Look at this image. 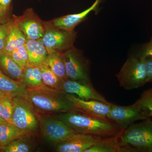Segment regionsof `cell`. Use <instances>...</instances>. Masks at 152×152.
Segmentation results:
<instances>
[{"label":"cell","mask_w":152,"mask_h":152,"mask_svg":"<svg viewBox=\"0 0 152 152\" xmlns=\"http://www.w3.org/2000/svg\"><path fill=\"white\" fill-rule=\"evenodd\" d=\"M76 133L101 137H115L122 130L110 120L100 118L77 112L60 113L56 115Z\"/></svg>","instance_id":"obj_1"},{"label":"cell","mask_w":152,"mask_h":152,"mask_svg":"<svg viewBox=\"0 0 152 152\" xmlns=\"http://www.w3.org/2000/svg\"><path fill=\"white\" fill-rule=\"evenodd\" d=\"M65 94L61 91L45 86L28 89L26 99L36 111L42 114L76 112L66 99Z\"/></svg>","instance_id":"obj_2"},{"label":"cell","mask_w":152,"mask_h":152,"mask_svg":"<svg viewBox=\"0 0 152 152\" xmlns=\"http://www.w3.org/2000/svg\"><path fill=\"white\" fill-rule=\"evenodd\" d=\"M118 138L123 152H152V119L133 123Z\"/></svg>","instance_id":"obj_3"},{"label":"cell","mask_w":152,"mask_h":152,"mask_svg":"<svg viewBox=\"0 0 152 152\" xmlns=\"http://www.w3.org/2000/svg\"><path fill=\"white\" fill-rule=\"evenodd\" d=\"M120 86L126 90L138 88L147 83L145 59L137 56L128 58L116 75Z\"/></svg>","instance_id":"obj_4"},{"label":"cell","mask_w":152,"mask_h":152,"mask_svg":"<svg viewBox=\"0 0 152 152\" xmlns=\"http://www.w3.org/2000/svg\"><path fill=\"white\" fill-rule=\"evenodd\" d=\"M13 110L12 124L26 135H30L37 131L39 126L38 115L35 110L25 98H13Z\"/></svg>","instance_id":"obj_5"},{"label":"cell","mask_w":152,"mask_h":152,"mask_svg":"<svg viewBox=\"0 0 152 152\" xmlns=\"http://www.w3.org/2000/svg\"><path fill=\"white\" fill-rule=\"evenodd\" d=\"M68 79L92 83L90 77V62L83 52L75 47L63 53Z\"/></svg>","instance_id":"obj_6"},{"label":"cell","mask_w":152,"mask_h":152,"mask_svg":"<svg viewBox=\"0 0 152 152\" xmlns=\"http://www.w3.org/2000/svg\"><path fill=\"white\" fill-rule=\"evenodd\" d=\"M38 116L42 136L51 143L57 145L76 133L56 117L48 115H38Z\"/></svg>","instance_id":"obj_7"},{"label":"cell","mask_w":152,"mask_h":152,"mask_svg":"<svg viewBox=\"0 0 152 152\" xmlns=\"http://www.w3.org/2000/svg\"><path fill=\"white\" fill-rule=\"evenodd\" d=\"M45 31L42 40L49 53L53 52L64 53L74 47L77 38L75 31H68L54 27L45 21Z\"/></svg>","instance_id":"obj_8"},{"label":"cell","mask_w":152,"mask_h":152,"mask_svg":"<svg viewBox=\"0 0 152 152\" xmlns=\"http://www.w3.org/2000/svg\"><path fill=\"white\" fill-rule=\"evenodd\" d=\"M107 119L115 123L124 130L136 121L148 119L144 115L137 101L133 104L127 106L111 104V108Z\"/></svg>","instance_id":"obj_9"},{"label":"cell","mask_w":152,"mask_h":152,"mask_svg":"<svg viewBox=\"0 0 152 152\" xmlns=\"http://www.w3.org/2000/svg\"><path fill=\"white\" fill-rule=\"evenodd\" d=\"M15 17L27 40L42 39L45 31V21L41 20L32 8H28L21 16Z\"/></svg>","instance_id":"obj_10"},{"label":"cell","mask_w":152,"mask_h":152,"mask_svg":"<svg viewBox=\"0 0 152 152\" xmlns=\"http://www.w3.org/2000/svg\"><path fill=\"white\" fill-rule=\"evenodd\" d=\"M66 99L76 112L100 118L108 119L111 103L107 104L94 100H84L73 94H65ZM109 120V119H108Z\"/></svg>","instance_id":"obj_11"},{"label":"cell","mask_w":152,"mask_h":152,"mask_svg":"<svg viewBox=\"0 0 152 152\" xmlns=\"http://www.w3.org/2000/svg\"><path fill=\"white\" fill-rule=\"evenodd\" d=\"M60 91L65 94H75L82 99L94 100L109 104H111L95 89L92 83L67 79L63 82Z\"/></svg>","instance_id":"obj_12"},{"label":"cell","mask_w":152,"mask_h":152,"mask_svg":"<svg viewBox=\"0 0 152 152\" xmlns=\"http://www.w3.org/2000/svg\"><path fill=\"white\" fill-rule=\"evenodd\" d=\"M101 138L102 137L76 133L69 138L57 144L56 150L58 152H85Z\"/></svg>","instance_id":"obj_13"},{"label":"cell","mask_w":152,"mask_h":152,"mask_svg":"<svg viewBox=\"0 0 152 152\" xmlns=\"http://www.w3.org/2000/svg\"><path fill=\"white\" fill-rule=\"evenodd\" d=\"M101 1L102 0H96L92 6L81 12L63 16L47 21V23L52 26L57 28L68 31H74L76 27L84 20L91 12L96 9Z\"/></svg>","instance_id":"obj_14"},{"label":"cell","mask_w":152,"mask_h":152,"mask_svg":"<svg viewBox=\"0 0 152 152\" xmlns=\"http://www.w3.org/2000/svg\"><path fill=\"white\" fill-rule=\"evenodd\" d=\"M25 47L30 65L39 67L46 65L48 53L42 39L27 40Z\"/></svg>","instance_id":"obj_15"},{"label":"cell","mask_w":152,"mask_h":152,"mask_svg":"<svg viewBox=\"0 0 152 152\" xmlns=\"http://www.w3.org/2000/svg\"><path fill=\"white\" fill-rule=\"evenodd\" d=\"M0 91L12 97H21L26 98L28 89L21 82L9 77L0 69Z\"/></svg>","instance_id":"obj_16"},{"label":"cell","mask_w":152,"mask_h":152,"mask_svg":"<svg viewBox=\"0 0 152 152\" xmlns=\"http://www.w3.org/2000/svg\"><path fill=\"white\" fill-rule=\"evenodd\" d=\"M12 23L3 50L9 55L16 49L25 45L27 42L24 34L19 28L15 15L12 16Z\"/></svg>","instance_id":"obj_17"},{"label":"cell","mask_w":152,"mask_h":152,"mask_svg":"<svg viewBox=\"0 0 152 152\" xmlns=\"http://www.w3.org/2000/svg\"><path fill=\"white\" fill-rule=\"evenodd\" d=\"M0 69L9 77L22 83L23 69L3 50H0Z\"/></svg>","instance_id":"obj_18"},{"label":"cell","mask_w":152,"mask_h":152,"mask_svg":"<svg viewBox=\"0 0 152 152\" xmlns=\"http://www.w3.org/2000/svg\"><path fill=\"white\" fill-rule=\"evenodd\" d=\"M22 83L28 89H34L45 86L40 67L29 65L23 69Z\"/></svg>","instance_id":"obj_19"},{"label":"cell","mask_w":152,"mask_h":152,"mask_svg":"<svg viewBox=\"0 0 152 152\" xmlns=\"http://www.w3.org/2000/svg\"><path fill=\"white\" fill-rule=\"evenodd\" d=\"M85 152H123L119 143L118 136L101 138Z\"/></svg>","instance_id":"obj_20"},{"label":"cell","mask_w":152,"mask_h":152,"mask_svg":"<svg viewBox=\"0 0 152 152\" xmlns=\"http://www.w3.org/2000/svg\"><path fill=\"white\" fill-rule=\"evenodd\" d=\"M47 65L63 80H67L63 53L53 52L48 54Z\"/></svg>","instance_id":"obj_21"},{"label":"cell","mask_w":152,"mask_h":152,"mask_svg":"<svg viewBox=\"0 0 152 152\" xmlns=\"http://www.w3.org/2000/svg\"><path fill=\"white\" fill-rule=\"evenodd\" d=\"M26 135L13 124L8 122L0 125V145L1 147Z\"/></svg>","instance_id":"obj_22"},{"label":"cell","mask_w":152,"mask_h":152,"mask_svg":"<svg viewBox=\"0 0 152 152\" xmlns=\"http://www.w3.org/2000/svg\"><path fill=\"white\" fill-rule=\"evenodd\" d=\"M23 136L11 142L10 143L1 147L0 151L4 152H28L31 151L34 145L26 137Z\"/></svg>","instance_id":"obj_23"},{"label":"cell","mask_w":152,"mask_h":152,"mask_svg":"<svg viewBox=\"0 0 152 152\" xmlns=\"http://www.w3.org/2000/svg\"><path fill=\"white\" fill-rule=\"evenodd\" d=\"M43 82L45 86L60 91L63 80L57 76L47 65L40 67Z\"/></svg>","instance_id":"obj_24"},{"label":"cell","mask_w":152,"mask_h":152,"mask_svg":"<svg viewBox=\"0 0 152 152\" xmlns=\"http://www.w3.org/2000/svg\"><path fill=\"white\" fill-rule=\"evenodd\" d=\"M13 98L4 94L0 99V117L7 122L12 124V117L13 110Z\"/></svg>","instance_id":"obj_25"},{"label":"cell","mask_w":152,"mask_h":152,"mask_svg":"<svg viewBox=\"0 0 152 152\" xmlns=\"http://www.w3.org/2000/svg\"><path fill=\"white\" fill-rule=\"evenodd\" d=\"M137 101L144 115L152 118V88L144 91Z\"/></svg>","instance_id":"obj_26"},{"label":"cell","mask_w":152,"mask_h":152,"mask_svg":"<svg viewBox=\"0 0 152 152\" xmlns=\"http://www.w3.org/2000/svg\"><path fill=\"white\" fill-rule=\"evenodd\" d=\"M10 56L23 69L30 65L28 61V56L25 45L14 50L10 54Z\"/></svg>","instance_id":"obj_27"},{"label":"cell","mask_w":152,"mask_h":152,"mask_svg":"<svg viewBox=\"0 0 152 152\" xmlns=\"http://www.w3.org/2000/svg\"><path fill=\"white\" fill-rule=\"evenodd\" d=\"M12 21V17L7 22L0 25V50H2L4 47Z\"/></svg>","instance_id":"obj_28"},{"label":"cell","mask_w":152,"mask_h":152,"mask_svg":"<svg viewBox=\"0 0 152 152\" xmlns=\"http://www.w3.org/2000/svg\"><path fill=\"white\" fill-rule=\"evenodd\" d=\"M137 56L145 58L148 57H152V37L149 42L146 43L142 47Z\"/></svg>","instance_id":"obj_29"},{"label":"cell","mask_w":152,"mask_h":152,"mask_svg":"<svg viewBox=\"0 0 152 152\" xmlns=\"http://www.w3.org/2000/svg\"><path fill=\"white\" fill-rule=\"evenodd\" d=\"M145 65L147 72V83L152 82V57L145 58Z\"/></svg>","instance_id":"obj_30"},{"label":"cell","mask_w":152,"mask_h":152,"mask_svg":"<svg viewBox=\"0 0 152 152\" xmlns=\"http://www.w3.org/2000/svg\"><path fill=\"white\" fill-rule=\"evenodd\" d=\"M11 12L0 13V25L7 22L11 18L10 17Z\"/></svg>","instance_id":"obj_31"},{"label":"cell","mask_w":152,"mask_h":152,"mask_svg":"<svg viewBox=\"0 0 152 152\" xmlns=\"http://www.w3.org/2000/svg\"><path fill=\"white\" fill-rule=\"evenodd\" d=\"M12 0H0V5L6 8H10L12 7Z\"/></svg>","instance_id":"obj_32"},{"label":"cell","mask_w":152,"mask_h":152,"mask_svg":"<svg viewBox=\"0 0 152 152\" xmlns=\"http://www.w3.org/2000/svg\"><path fill=\"white\" fill-rule=\"evenodd\" d=\"M12 9V7L10 8H6L0 5V13H5L11 12Z\"/></svg>","instance_id":"obj_33"},{"label":"cell","mask_w":152,"mask_h":152,"mask_svg":"<svg viewBox=\"0 0 152 152\" xmlns=\"http://www.w3.org/2000/svg\"><path fill=\"white\" fill-rule=\"evenodd\" d=\"M6 122H6L2 118H1L0 117V125Z\"/></svg>","instance_id":"obj_34"},{"label":"cell","mask_w":152,"mask_h":152,"mask_svg":"<svg viewBox=\"0 0 152 152\" xmlns=\"http://www.w3.org/2000/svg\"><path fill=\"white\" fill-rule=\"evenodd\" d=\"M4 93L2 92L1 91H0V99H1V98L3 96V95H4Z\"/></svg>","instance_id":"obj_35"},{"label":"cell","mask_w":152,"mask_h":152,"mask_svg":"<svg viewBox=\"0 0 152 152\" xmlns=\"http://www.w3.org/2000/svg\"><path fill=\"white\" fill-rule=\"evenodd\" d=\"M1 145H0V148H1Z\"/></svg>","instance_id":"obj_36"}]
</instances>
